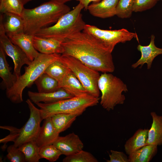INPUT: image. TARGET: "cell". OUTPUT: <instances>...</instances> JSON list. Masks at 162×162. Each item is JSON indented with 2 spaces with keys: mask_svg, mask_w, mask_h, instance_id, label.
I'll list each match as a JSON object with an SVG mask.
<instances>
[{
  "mask_svg": "<svg viewBox=\"0 0 162 162\" xmlns=\"http://www.w3.org/2000/svg\"><path fill=\"white\" fill-rule=\"evenodd\" d=\"M62 54L72 56L90 68L103 73L115 70L112 53L100 40L81 32L71 35L62 43Z\"/></svg>",
  "mask_w": 162,
  "mask_h": 162,
  "instance_id": "obj_1",
  "label": "cell"
},
{
  "mask_svg": "<svg viewBox=\"0 0 162 162\" xmlns=\"http://www.w3.org/2000/svg\"><path fill=\"white\" fill-rule=\"evenodd\" d=\"M70 10L65 4L54 0L33 8H24L21 15L24 22V33L34 35L40 30L55 24Z\"/></svg>",
  "mask_w": 162,
  "mask_h": 162,
  "instance_id": "obj_2",
  "label": "cell"
},
{
  "mask_svg": "<svg viewBox=\"0 0 162 162\" xmlns=\"http://www.w3.org/2000/svg\"><path fill=\"white\" fill-rule=\"evenodd\" d=\"M59 54L47 55L40 53L29 65L25 67V72L17 79L14 86L6 91L7 98L13 103L23 101L22 93L26 87H30L53 62L59 58Z\"/></svg>",
  "mask_w": 162,
  "mask_h": 162,
  "instance_id": "obj_3",
  "label": "cell"
},
{
  "mask_svg": "<svg viewBox=\"0 0 162 162\" xmlns=\"http://www.w3.org/2000/svg\"><path fill=\"white\" fill-rule=\"evenodd\" d=\"M83 8V5L79 2L74 8L64 14L54 25L40 30L35 35L63 41L69 36L83 31L86 24L81 13Z\"/></svg>",
  "mask_w": 162,
  "mask_h": 162,
  "instance_id": "obj_4",
  "label": "cell"
},
{
  "mask_svg": "<svg viewBox=\"0 0 162 162\" xmlns=\"http://www.w3.org/2000/svg\"><path fill=\"white\" fill-rule=\"evenodd\" d=\"M99 98L87 94L61 100L51 104L39 103L36 104L40 108L42 120L59 113L82 114L88 108L97 105Z\"/></svg>",
  "mask_w": 162,
  "mask_h": 162,
  "instance_id": "obj_5",
  "label": "cell"
},
{
  "mask_svg": "<svg viewBox=\"0 0 162 162\" xmlns=\"http://www.w3.org/2000/svg\"><path fill=\"white\" fill-rule=\"evenodd\" d=\"M98 85L101 93L100 104L106 110H113L116 105L124 103L125 97L123 93L127 92L128 89L119 78L110 73H103L98 79Z\"/></svg>",
  "mask_w": 162,
  "mask_h": 162,
  "instance_id": "obj_6",
  "label": "cell"
},
{
  "mask_svg": "<svg viewBox=\"0 0 162 162\" xmlns=\"http://www.w3.org/2000/svg\"><path fill=\"white\" fill-rule=\"evenodd\" d=\"M60 59L79 80L88 93L99 98L98 82L99 72L87 66L71 56L61 55Z\"/></svg>",
  "mask_w": 162,
  "mask_h": 162,
  "instance_id": "obj_7",
  "label": "cell"
},
{
  "mask_svg": "<svg viewBox=\"0 0 162 162\" xmlns=\"http://www.w3.org/2000/svg\"><path fill=\"white\" fill-rule=\"evenodd\" d=\"M82 31L99 39L112 52L117 44L125 43L137 37L136 33L130 32L124 28L104 30L94 26L86 24Z\"/></svg>",
  "mask_w": 162,
  "mask_h": 162,
  "instance_id": "obj_8",
  "label": "cell"
},
{
  "mask_svg": "<svg viewBox=\"0 0 162 162\" xmlns=\"http://www.w3.org/2000/svg\"><path fill=\"white\" fill-rule=\"evenodd\" d=\"M30 111L28 119L20 129L18 135L14 145L18 147L23 144L34 140L36 137L40 129V124L43 120L40 109L37 108L29 99L26 101Z\"/></svg>",
  "mask_w": 162,
  "mask_h": 162,
  "instance_id": "obj_9",
  "label": "cell"
},
{
  "mask_svg": "<svg viewBox=\"0 0 162 162\" xmlns=\"http://www.w3.org/2000/svg\"><path fill=\"white\" fill-rule=\"evenodd\" d=\"M0 46L5 53L12 59L14 64V74L18 78L21 74L22 67L29 65L31 61L25 53L18 46L11 41L5 33L3 27L2 15H0Z\"/></svg>",
  "mask_w": 162,
  "mask_h": 162,
  "instance_id": "obj_10",
  "label": "cell"
},
{
  "mask_svg": "<svg viewBox=\"0 0 162 162\" xmlns=\"http://www.w3.org/2000/svg\"><path fill=\"white\" fill-rule=\"evenodd\" d=\"M66 156L74 154L82 150L84 145L78 135L74 132L60 136L53 144Z\"/></svg>",
  "mask_w": 162,
  "mask_h": 162,
  "instance_id": "obj_11",
  "label": "cell"
},
{
  "mask_svg": "<svg viewBox=\"0 0 162 162\" xmlns=\"http://www.w3.org/2000/svg\"><path fill=\"white\" fill-rule=\"evenodd\" d=\"M154 39L155 36L152 34L151 36L150 43L148 45L145 46L140 44L138 45L137 49L140 52L141 56L137 62L132 65V68L135 69L139 66L141 67L146 64L148 69H149L151 68L154 58L158 55H162V48L156 46Z\"/></svg>",
  "mask_w": 162,
  "mask_h": 162,
  "instance_id": "obj_12",
  "label": "cell"
},
{
  "mask_svg": "<svg viewBox=\"0 0 162 162\" xmlns=\"http://www.w3.org/2000/svg\"><path fill=\"white\" fill-rule=\"evenodd\" d=\"M38 134L34 140L39 148L52 144L59 136V133L54 127L51 117L44 119Z\"/></svg>",
  "mask_w": 162,
  "mask_h": 162,
  "instance_id": "obj_13",
  "label": "cell"
},
{
  "mask_svg": "<svg viewBox=\"0 0 162 162\" xmlns=\"http://www.w3.org/2000/svg\"><path fill=\"white\" fill-rule=\"evenodd\" d=\"M33 42L34 48L40 53L47 55L62 53V40L34 35Z\"/></svg>",
  "mask_w": 162,
  "mask_h": 162,
  "instance_id": "obj_14",
  "label": "cell"
},
{
  "mask_svg": "<svg viewBox=\"0 0 162 162\" xmlns=\"http://www.w3.org/2000/svg\"><path fill=\"white\" fill-rule=\"evenodd\" d=\"M28 95L29 99L35 104L41 102L51 104L74 97L61 88L54 92L45 93L28 91Z\"/></svg>",
  "mask_w": 162,
  "mask_h": 162,
  "instance_id": "obj_15",
  "label": "cell"
},
{
  "mask_svg": "<svg viewBox=\"0 0 162 162\" xmlns=\"http://www.w3.org/2000/svg\"><path fill=\"white\" fill-rule=\"evenodd\" d=\"M119 0H102L92 3L87 8L92 16L101 18H106L116 15V8Z\"/></svg>",
  "mask_w": 162,
  "mask_h": 162,
  "instance_id": "obj_16",
  "label": "cell"
},
{
  "mask_svg": "<svg viewBox=\"0 0 162 162\" xmlns=\"http://www.w3.org/2000/svg\"><path fill=\"white\" fill-rule=\"evenodd\" d=\"M1 14L4 30L8 37L24 32V22L21 15L11 13Z\"/></svg>",
  "mask_w": 162,
  "mask_h": 162,
  "instance_id": "obj_17",
  "label": "cell"
},
{
  "mask_svg": "<svg viewBox=\"0 0 162 162\" xmlns=\"http://www.w3.org/2000/svg\"><path fill=\"white\" fill-rule=\"evenodd\" d=\"M58 86L59 88L64 89L74 96L88 94L79 80L70 70L58 82Z\"/></svg>",
  "mask_w": 162,
  "mask_h": 162,
  "instance_id": "obj_18",
  "label": "cell"
},
{
  "mask_svg": "<svg viewBox=\"0 0 162 162\" xmlns=\"http://www.w3.org/2000/svg\"><path fill=\"white\" fill-rule=\"evenodd\" d=\"M34 36L23 32L8 37L12 43L19 47L32 61L40 53L34 46Z\"/></svg>",
  "mask_w": 162,
  "mask_h": 162,
  "instance_id": "obj_19",
  "label": "cell"
},
{
  "mask_svg": "<svg viewBox=\"0 0 162 162\" xmlns=\"http://www.w3.org/2000/svg\"><path fill=\"white\" fill-rule=\"evenodd\" d=\"M150 114L152 122L148 130L146 145L160 146L162 145V116L158 115L154 112H151Z\"/></svg>",
  "mask_w": 162,
  "mask_h": 162,
  "instance_id": "obj_20",
  "label": "cell"
},
{
  "mask_svg": "<svg viewBox=\"0 0 162 162\" xmlns=\"http://www.w3.org/2000/svg\"><path fill=\"white\" fill-rule=\"evenodd\" d=\"M148 129H139L126 142L124 150L128 155L146 145Z\"/></svg>",
  "mask_w": 162,
  "mask_h": 162,
  "instance_id": "obj_21",
  "label": "cell"
},
{
  "mask_svg": "<svg viewBox=\"0 0 162 162\" xmlns=\"http://www.w3.org/2000/svg\"><path fill=\"white\" fill-rule=\"evenodd\" d=\"M5 55L2 48L0 46V76L2 79V82L7 91L14 86L17 78L10 72V68L7 61Z\"/></svg>",
  "mask_w": 162,
  "mask_h": 162,
  "instance_id": "obj_22",
  "label": "cell"
},
{
  "mask_svg": "<svg viewBox=\"0 0 162 162\" xmlns=\"http://www.w3.org/2000/svg\"><path fill=\"white\" fill-rule=\"evenodd\" d=\"M157 150V146L146 145L129 155V162H149L156 154Z\"/></svg>",
  "mask_w": 162,
  "mask_h": 162,
  "instance_id": "obj_23",
  "label": "cell"
},
{
  "mask_svg": "<svg viewBox=\"0 0 162 162\" xmlns=\"http://www.w3.org/2000/svg\"><path fill=\"white\" fill-rule=\"evenodd\" d=\"M34 83L39 93L52 92L59 88L58 81L44 72L35 81Z\"/></svg>",
  "mask_w": 162,
  "mask_h": 162,
  "instance_id": "obj_24",
  "label": "cell"
},
{
  "mask_svg": "<svg viewBox=\"0 0 162 162\" xmlns=\"http://www.w3.org/2000/svg\"><path fill=\"white\" fill-rule=\"evenodd\" d=\"M77 116L73 114L59 113L54 115L51 117L54 127L60 133L69 128Z\"/></svg>",
  "mask_w": 162,
  "mask_h": 162,
  "instance_id": "obj_25",
  "label": "cell"
},
{
  "mask_svg": "<svg viewBox=\"0 0 162 162\" xmlns=\"http://www.w3.org/2000/svg\"><path fill=\"white\" fill-rule=\"evenodd\" d=\"M69 70L68 67L61 60L60 56L52 62L47 67L44 72L59 82Z\"/></svg>",
  "mask_w": 162,
  "mask_h": 162,
  "instance_id": "obj_26",
  "label": "cell"
},
{
  "mask_svg": "<svg viewBox=\"0 0 162 162\" xmlns=\"http://www.w3.org/2000/svg\"><path fill=\"white\" fill-rule=\"evenodd\" d=\"M24 154L25 162H38L41 159L39 148L34 140L26 142L18 147Z\"/></svg>",
  "mask_w": 162,
  "mask_h": 162,
  "instance_id": "obj_27",
  "label": "cell"
},
{
  "mask_svg": "<svg viewBox=\"0 0 162 162\" xmlns=\"http://www.w3.org/2000/svg\"><path fill=\"white\" fill-rule=\"evenodd\" d=\"M24 5L21 0H0V14L11 13L21 15Z\"/></svg>",
  "mask_w": 162,
  "mask_h": 162,
  "instance_id": "obj_28",
  "label": "cell"
},
{
  "mask_svg": "<svg viewBox=\"0 0 162 162\" xmlns=\"http://www.w3.org/2000/svg\"><path fill=\"white\" fill-rule=\"evenodd\" d=\"M134 0H119L116 8V15L121 18H130L133 12Z\"/></svg>",
  "mask_w": 162,
  "mask_h": 162,
  "instance_id": "obj_29",
  "label": "cell"
},
{
  "mask_svg": "<svg viewBox=\"0 0 162 162\" xmlns=\"http://www.w3.org/2000/svg\"><path fill=\"white\" fill-rule=\"evenodd\" d=\"M62 154L60 150L53 144L44 146L39 149L41 158H45L51 162L56 161Z\"/></svg>",
  "mask_w": 162,
  "mask_h": 162,
  "instance_id": "obj_30",
  "label": "cell"
},
{
  "mask_svg": "<svg viewBox=\"0 0 162 162\" xmlns=\"http://www.w3.org/2000/svg\"><path fill=\"white\" fill-rule=\"evenodd\" d=\"M63 162H97V159L90 153L82 150L74 154L66 156Z\"/></svg>",
  "mask_w": 162,
  "mask_h": 162,
  "instance_id": "obj_31",
  "label": "cell"
},
{
  "mask_svg": "<svg viewBox=\"0 0 162 162\" xmlns=\"http://www.w3.org/2000/svg\"><path fill=\"white\" fill-rule=\"evenodd\" d=\"M7 158L11 162H25L24 154L19 149L13 144L9 146L7 148Z\"/></svg>",
  "mask_w": 162,
  "mask_h": 162,
  "instance_id": "obj_32",
  "label": "cell"
},
{
  "mask_svg": "<svg viewBox=\"0 0 162 162\" xmlns=\"http://www.w3.org/2000/svg\"><path fill=\"white\" fill-rule=\"evenodd\" d=\"M158 0H134L133 12H142L150 9L156 4Z\"/></svg>",
  "mask_w": 162,
  "mask_h": 162,
  "instance_id": "obj_33",
  "label": "cell"
},
{
  "mask_svg": "<svg viewBox=\"0 0 162 162\" xmlns=\"http://www.w3.org/2000/svg\"><path fill=\"white\" fill-rule=\"evenodd\" d=\"M109 160L107 162H129L128 157L123 152L113 150H110Z\"/></svg>",
  "mask_w": 162,
  "mask_h": 162,
  "instance_id": "obj_34",
  "label": "cell"
},
{
  "mask_svg": "<svg viewBox=\"0 0 162 162\" xmlns=\"http://www.w3.org/2000/svg\"><path fill=\"white\" fill-rule=\"evenodd\" d=\"M82 4L84 7L85 10H87L88 7L89 5V4L92 2V3H96L99 2L102 0H76Z\"/></svg>",
  "mask_w": 162,
  "mask_h": 162,
  "instance_id": "obj_35",
  "label": "cell"
},
{
  "mask_svg": "<svg viewBox=\"0 0 162 162\" xmlns=\"http://www.w3.org/2000/svg\"><path fill=\"white\" fill-rule=\"evenodd\" d=\"M62 4H65V3L70 1L72 0H54Z\"/></svg>",
  "mask_w": 162,
  "mask_h": 162,
  "instance_id": "obj_36",
  "label": "cell"
},
{
  "mask_svg": "<svg viewBox=\"0 0 162 162\" xmlns=\"http://www.w3.org/2000/svg\"><path fill=\"white\" fill-rule=\"evenodd\" d=\"M34 0H21L24 5L26 4L28 2Z\"/></svg>",
  "mask_w": 162,
  "mask_h": 162,
  "instance_id": "obj_37",
  "label": "cell"
},
{
  "mask_svg": "<svg viewBox=\"0 0 162 162\" xmlns=\"http://www.w3.org/2000/svg\"><path fill=\"white\" fill-rule=\"evenodd\" d=\"M158 1H162V0H158Z\"/></svg>",
  "mask_w": 162,
  "mask_h": 162,
  "instance_id": "obj_38",
  "label": "cell"
}]
</instances>
